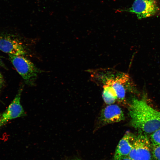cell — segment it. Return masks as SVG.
Here are the masks:
<instances>
[{"label":"cell","mask_w":160,"mask_h":160,"mask_svg":"<svg viewBox=\"0 0 160 160\" xmlns=\"http://www.w3.org/2000/svg\"><path fill=\"white\" fill-rule=\"evenodd\" d=\"M129 109L131 124L134 128L147 133H152L160 128V112L144 99L133 98Z\"/></svg>","instance_id":"cell-1"},{"label":"cell","mask_w":160,"mask_h":160,"mask_svg":"<svg viewBox=\"0 0 160 160\" xmlns=\"http://www.w3.org/2000/svg\"><path fill=\"white\" fill-rule=\"evenodd\" d=\"M9 58L19 74L28 85H34L41 71L24 56L9 55Z\"/></svg>","instance_id":"cell-2"},{"label":"cell","mask_w":160,"mask_h":160,"mask_svg":"<svg viewBox=\"0 0 160 160\" xmlns=\"http://www.w3.org/2000/svg\"><path fill=\"white\" fill-rule=\"evenodd\" d=\"M118 10L134 14L138 19H141L156 15L159 8L156 0H134L130 7Z\"/></svg>","instance_id":"cell-3"},{"label":"cell","mask_w":160,"mask_h":160,"mask_svg":"<svg viewBox=\"0 0 160 160\" xmlns=\"http://www.w3.org/2000/svg\"><path fill=\"white\" fill-rule=\"evenodd\" d=\"M151 143L145 135L140 133L135 137L128 156L132 160H151Z\"/></svg>","instance_id":"cell-4"},{"label":"cell","mask_w":160,"mask_h":160,"mask_svg":"<svg viewBox=\"0 0 160 160\" xmlns=\"http://www.w3.org/2000/svg\"><path fill=\"white\" fill-rule=\"evenodd\" d=\"M0 50L9 55L25 56L27 51L24 45L15 36L0 33Z\"/></svg>","instance_id":"cell-5"},{"label":"cell","mask_w":160,"mask_h":160,"mask_svg":"<svg viewBox=\"0 0 160 160\" xmlns=\"http://www.w3.org/2000/svg\"><path fill=\"white\" fill-rule=\"evenodd\" d=\"M23 88V86L20 87L13 100L1 114V127L10 120L26 115L20 102Z\"/></svg>","instance_id":"cell-6"},{"label":"cell","mask_w":160,"mask_h":160,"mask_svg":"<svg viewBox=\"0 0 160 160\" xmlns=\"http://www.w3.org/2000/svg\"><path fill=\"white\" fill-rule=\"evenodd\" d=\"M124 119V114L121 108L113 104L106 106L101 113V119L105 124L118 122Z\"/></svg>","instance_id":"cell-7"},{"label":"cell","mask_w":160,"mask_h":160,"mask_svg":"<svg viewBox=\"0 0 160 160\" xmlns=\"http://www.w3.org/2000/svg\"><path fill=\"white\" fill-rule=\"evenodd\" d=\"M135 137L129 132L126 133L119 141L115 151L113 159L128 156L133 147Z\"/></svg>","instance_id":"cell-8"},{"label":"cell","mask_w":160,"mask_h":160,"mask_svg":"<svg viewBox=\"0 0 160 160\" xmlns=\"http://www.w3.org/2000/svg\"><path fill=\"white\" fill-rule=\"evenodd\" d=\"M103 97L105 102L107 104H113L117 100V96L115 91L110 85L103 84Z\"/></svg>","instance_id":"cell-9"},{"label":"cell","mask_w":160,"mask_h":160,"mask_svg":"<svg viewBox=\"0 0 160 160\" xmlns=\"http://www.w3.org/2000/svg\"><path fill=\"white\" fill-rule=\"evenodd\" d=\"M150 141L152 145H160V128L152 133Z\"/></svg>","instance_id":"cell-10"},{"label":"cell","mask_w":160,"mask_h":160,"mask_svg":"<svg viewBox=\"0 0 160 160\" xmlns=\"http://www.w3.org/2000/svg\"><path fill=\"white\" fill-rule=\"evenodd\" d=\"M152 157L154 160H160V145H152Z\"/></svg>","instance_id":"cell-11"},{"label":"cell","mask_w":160,"mask_h":160,"mask_svg":"<svg viewBox=\"0 0 160 160\" xmlns=\"http://www.w3.org/2000/svg\"><path fill=\"white\" fill-rule=\"evenodd\" d=\"M4 81L3 76L0 72V90L4 85Z\"/></svg>","instance_id":"cell-12"},{"label":"cell","mask_w":160,"mask_h":160,"mask_svg":"<svg viewBox=\"0 0 160 160\" xmlns=\"http://www.w3.org/2000/svg\"><path fill=\"white\" fill-rule=\"evenodd\" d=\"M113 160H132L128 156H126L121 157L118 159H114Z\"/></svg>","instance_id":"cell-13"},{"label":"cell","mask_w":160,"mask_h":160,"mask_svg":"<svg viewBox=\"0 0 160 160\" xmlns=\"http://www.w3.org/2000/svg\"><path fill=\"white\" fill-rule=\"evenodd\" d=\"M0 66L4 68H6V67L4 64L3 63L2 61L1 60V59L0 58Z\"/></svg>","instance_id":"cell-14"},{"label":"cell","mask_w":160,"mask_h":160,"mask_svg":"<svg viewBox=\"0 0 160 160\" xmlns=\"http://www.w3.org/2000/svg\"><path fill=\"white\" fill-rule=\"evenodd\" d=\"M1 114L0 113V128L1 127Z\"/></svg>","instance_id":"cell-15"}]
</instances>
